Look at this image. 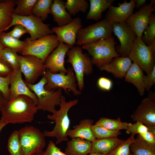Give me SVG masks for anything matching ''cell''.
<instances>
[{"label": "cell", "instance_id": "cell-1", "mask_svg": "<svg viewBox=\"0 0 155 155\" xmlns=\"http://www.w3.org/2000/svg\"><path fill=\"white\" fill-rule=\"evenodd\" d=\"M38 111L37 105L30 97L20 95L8 101L1 111L0 121L5 126L10 123L31 122Z\"/></svg>", "mask_w": 155, "mask_h": 155}, {"label": "cell", "instance_id": "cell-2", "mask_svg": "<svg viewBox=\"0 0 155 155\" xmlns=\"http://www.w3.org/2000/svg\"><path fill=\"white\" fill-rule=\"evenodd\" d=\"M78 99L66 101L65 97L62 96L59 104V109L56 110L52 115H49L47 118L53 121L55 123V126L51 131L45 130L43 133L45 137H55L56 139L55 144H57L63 141H68L67 132L69 129L70 121L68 115L69 109L77 104Z\"/></svg>", "mask_w": 155, "mask_h": 155}, {"label": "cell", "instance_id": "cell-3", "mask_svg": "<svg viewBox=\"0 0 155 155\" xmlns=\"http://www.w3.org/2000/svg\"><path fill=\"white\" fill-rule=\"evenodd\" d=\"M46 83V79L43 76L36 84H26L37 97L38 110L47 111L53 114L57 110L56 106L59 105L61 103L62 89L59 88L56 90H48L44 88Z\"/></svg>", "mask_w": 155, "mask_h": 155}, {"label": "cell", "instance_id": "cell-4", "mask_svg": "<svg viewBox=\"0 0 155 155\" xmlns=\"http://www.w3.org/2000/svg\"><path fill=\"white\" fill-rule=\"evenodd\" d=\"M114 36L106 39H101L94 43L82 46L92 57L93 64L98 68L102 65L110 63L113 58L120 56L117 52Z\"/></svg>", "mask_w": 155, "mask_h": 155}, {"label": "cell", "instance_id": "cell-5", "mask_svg": "<svg viewBox=\"0 0 155 155\" xmlns=\"http://www.w3.org/2000/svg\"><path fill=\"white\" fill-rule=\"evenodd\" d=\"M67 62L72 66L76 76L79 91L84 88V76H88L93 71L91 59L86 54L83 53L82 48L79 46L71 47L67 51Z\"/></svg>", "mask_w": 155, "mask_h": 155}, {"label": "cell", "instance_id": "cell-6", "mask_svg": "<svg viewBox=\"0 0 155 155\" xmlns=\"http://www.w3.org/2000/svg\"><path fill=\"white\" fill-rule=\"evenodd\" d=\"M18 131L22 155H38L46 145L45 136L38 129L26 126Z\"/></svg>", "mask_w": 155, "mask_h": 155}, {"label": "cell", "instance_id": "cell-7", "mask_svg": "<svg viewBox=\"0 0 155 155\" xmlns=\"http://www.w3.org/2000/svg\"><path fill=\"white\" fill-rule=\"evenodd\" d=\"M113 33V23L104 18L80 29L77 35L76 43L79 46L93 43L110 38Z\"/></svg>", "mask_w": 155, "mask_h": 155}, {"label": "cell", "instance_id": "cell-8", "mask_svg": "<svg viewBox=\"0 0 155 155\" xmlns=\"http://www.w3.org/2000/svg\"><path fill=\"white\" fill-rule=\"evenodd\" d=\"M25 47L21 53L22 55H31L40 59L44 63L52 52L59 45L56 35L50 34L36 40L30 38L24 40Z\"/></svg>", "mask_w": 155, "mask_h": 155}, {"label": "cell", "instance_id": "cell-9", "mask_svg": "<svg viewBox=\"0 0 155 155\" xmlns=\"http://www.w3.org/2000/svg\"><path fill=\"white\" fill-rule=\"evenodd\" d=\"M67 69V72L65 74L61 72L53 73L46 69L43 75L47 80L45 88L50 90L60 88L63 89L66 94H69L68 91H71L75 96L81 94V92L77 89V80L73 69L69 67Z\"/></svg>", "mask_w": 155, "mask_h": 155}, {"label": "cell", "instance_id": "cell-10", "mask_svg": "<svg viewBox=\"0 0 155 155\" xmlns=\"http://www.w3.org/2000/svg\"><path fill=\"white\" fill-rule=\"evenodd\" d=\"M12 18L11 23L5 31L15 25H22L28 31L30 35V38L32 40L53 34V33L49 25L44 24L40 19L33 14L29 16H23L12 13Z\"/></svg>", "mask_w": 155, "mask_h": 155}, {"label": "cell", "instance_id": "cell-11", "mask_svg": "<svg viewBox=\"0 0 155 155\" xmlns=\"http://www.w3.org/2000/svg\"><path fill=\"white\" fill-rule=\"evenodd\" d=\"M155 53L143 42L141 38L137 37L128 57L148 75L155 65Z\"/></svg>", "mask_w": 155, "mask_h": 155}, {"label": "cell", "instance_id": "cell-12", "mask_svg": "<svg viewBox=\"0 0 155 155\" xmlns=\"http://www.w3.org/2000/svg\"><path fill=\"white\" fill-rule=\"evenodd\" d=\"M113 32L119 39L120 45L115 46L121 57H127L131 50L137 36L126 22L113 23Z\"/></svg>", "mask_w": 155, "mask_h": 155}, {"label": "cell", "instance_id": "cell-13", "mask_svg": "<svg viewBox=\"0 0 155 155\" xmlns=\"http://www.w3.org/2000/svg\"><path fill=\"white\" fill-rule=\"evenodd\" d=\"M20 69L24 76L26 84H34L43 75L46 69L44 63L37 57L31 55H19Z\"/></svg>", "mask_w": 155, "mask_h": 155}, {"label": "cell", "instance_id": "cell-14", "mask_svg": "<svg viewBox=\"0 0 155 155\" xmlns=\"http://www.w3.org/2000/svg\"><path fill=\"white\" fill-rule=\"evenodd\" d=\"M155 10V6L146 4L133 13L126 21L135 33L137 37L141 38L149 25L151 14Z\"/></svg>", "mask_w": 155, "mask_h": 155}, {"label": "cell", "instance_id": "cell-15", "mask_svg": "<svg viewBox=\"0 0 155 155\" xmlns=\"http://www.w3.org/2000/svg\"><path fill=\"white\" fill-rule=\"evenodd\" d=\"M83 27L81 19L77 17L72 19L69 24L61 26L52 28L51 30L55 33L58 40L71 46L76 43L77 33Z\"/></svg>", "mask_w": 155, "mask_h": 155}, {"label": "cell", "instance_id": "cell-16", "mask_svg": "<svg viewBox=\"0 0 155 155\" xmlns=\"http://www.w3.org/2000/svg\"><path fill=\"white\" fill-rule=\"evenodd\" d=\"M71 47L66 44L59 42L58 46L48 56L44 63L46 69L51 73L66 74L67 69L64 66L65 58L68 51Z\"/></svg>", "mask_w": 155, "mask_h": 155}, {"label": "cell", "instance_id": "cell-17", "mask_svg": "<svg viewBox=\"0 0 155 155\" xmlns=\"http://www.w3.org/2000/svg\"><path fill=\"white\" fill-rule=\"evenodd\" d=\"M131 117L134 121L141 122L146 126H155V99L144 98Z\"/></svg>", "mask_w": 155, "mask_h": 155}, {"label": "cell", "instance_id": "cell-18", "mask_svg": "<svg viewBox=\"0 0 155 155\" xmlns=\"http://www.w3.org/2000/svg\"><path fill=\"white\" fill-rule=\"evenodd\" d=\"M9 85V100L20 95H24L30 97L37 105V97L23 80L22 73L20 69L13 70L11 74Z\"/></svg>", "mask_w": 155, "mask_h": 155}, {"label": "cell", "instance_id": "cell-19", "mask_svg": "<svg viewBox=\"0 0 155 155\" xmlns=\"http://www.w3.org/2000/svg\"><path fill=\"white\" fill-rule=\"evenodd\" d=\"M118 5L117 7L110 6L105 15V18L112 23L126 22L133 13L135 7L134 0H131L129 2L124 1Z\"/></svg>", "mask_w": 155, "mask_h": 155}, {"label": "cell", "instance_id": "cell-20", "mask_svg": "<svg viewBox=\"0 0 155 155\" xmlns=\"http://www.w3.org/2000/svg\"><path fill=\"white\" fill-rule=\"evenodd\" d=\"M132 63V61L129 57L119 56L114 58L111 62L102 65L99 69L111 73L116 78L122 79Z\"/></svg>", "mask_w": 155, "mask_h": 155}, {"label": "cell", "instance_id": "cell-21", "mask_svg": "<svg viewBox=\"0 0 155 155\" xmlns=\"http://www.w3.org/2000/svg\"><path fill=\"white\" fill-rule=\"evenodd\" d=\"M94 122L93 120L90 119L81 120L73 129H69L68 130L67 136L72 138H81L93 142L96 139L91 128Z\"/></svg>", "mask_w": 155, "mask_h": 155}, {"label": "cell", "instance_id": "cell-22", "mask_svg": "<svg viewBox=\"0 0 155 155\" xmlns=\"http://www.w3.org/2000/svg\"><path fill=\"white\" fill-rule=\"evenodd\" d=\"M65 2L62 0H54L50 9V13L58 26L67 24L72 20L71 15L67 11Z\"/></svg>", "mask_w": 155, "mask_h": 155}, {"label": "cell", "instance_id": "cell-23", "mask_svg": "<svg viewBox=\"0 0 155 155\" xmlns=\"http://www.w3.org/2000/svg\"><path fill=\"white\" fill-rule=\"evenodd\" d=\"M92 142L81 138L68 141L65 153L67 155H87L91 151Z\"/></svg>", "mask_w": 155, "mask_h": 155}, {"label": "cell", "instance_id": "cell-24", "mask_svg": "<svg viewBox=\"0 0 155 155\" xmlns=\"http://www.w3.org/2000/svg\"><path fill=\"white\" fill-rule=\"evenodd\" d=\"M124 140L117 137L96 139L92 142V147L90 153L97 152L106 155Z\"/></svg>", "mask_w": 155, "mask_h": 155}, {"label": "cell", "instance_id": "cell-25", "mask_svg": "<svg viewBox=\"0 0 155 155\" xmlns=\"http://www.w3.org/2000/svg\"><path fill=\"white\" fill-rule=\"evenodd\" d=\"M143 70L135 63H132L125 77V81L133 84L137 88L140 96H143L144 88Z\"/></svg>", "mask_w": 155, "mask_h": 155}, {"label": "cell", "instance_id": "cell-26", "mask_svg": "<svg viewBox=\"0 0 155 155\" xmlns=\"http://www.w3.org/2000/svg\"><path fill=\"white\" fill-rule=\"evenodd\" d=\"M115 0H90V8L86 18L98 21L102 17V13L112 5Z\"/></svg>", "mask_w": 155, "mask_h": 155}, {"label": "cell", "instance_id": "cell-27", "mask_svg": "<svg viewBox=\"0 0 155 155\" xmlns=\"http://www.w3.org/2000/svg\"><path fill=\"white\" fill-rule=\"evenodd\" d=\"M16 1L8 0L0 2V34L11 22L12 15L16 5Z\"/></svg>", "mask_w": 155, "mask_h": 155}, {"label": "cell", "instance_id": "cell-28", "mask_svg": "<svg viewBox=\"0 0 155 155\" xmlns=\"http://www.w3.org/2000/svg\"><path fill=\"white\" fill-rule=\"evenodd\" d=\"M130 149L133 155H155V146L148 143L138 134L130 144Z\"/></svg>", "mask_w": 155, "mask_h": 155}, {"label": "cell", "instance_id": "cell-29", "mask_svg": "<svg viewBox=\"0 0 155 155\" xmlns=\"http://www.w3.org/2000/svg\"><path fill=\"white\" fill-rule=\"evenodd\" d=\"M53 1L52 0H37L32 10V14L43 21H44L50 13Z\"/></svg>", "mask_w": 155, "mask_h": 155}, {"label": "cell", "instance_id": "cell-30", "mask_svg": "<svg viewBox=\"0 0 155 155\" xmlns=\"http://www.w3.org/2000/svg\"><path fill=\"white\" fill-rule=\"evenodd\" d=\"M95 124L111 130L120 131L121 129L126 130L128 123L122 121L120 117L116 119L102 117L100 118Z\"/></svg>", "mask_w": 155, "mask_h": 155}, {"label": "cell", "instance_id": "cell-31", "mask_svg": "<svg viewBox=\"0 0 155 155\" xmlns=\"http://www.w3.org/2000/svg\"><path fill=\"white\" fill-rule=\"evenodd\" d=\"M1 43L5 47L9 48L17 53L21 54L25 46L24 41H21L16 39L3 32L0 34Z\"/></svg>", "mask_w": 155, "mask_h": 155}, {"label": "cell", "instance_id": "cell-32", "mask_svg": "<svg viewBox=\"0 0 155 155\" xmlns=\"http://www.w3.org/2000/svg\"><path fill=\"white\" fill-rule=\"evenodd\" d=\"M141 39L146 44L148 45L155 52V15L152 13L148 26L144 31Z\"/></svg>", "mask_w": 155, "mask_h": 155}, {"label": "cell", "instance_id": "cell-33", "mask_svg": "<svg viewBox=\"0 0 155 155\" xmlns=\"http://www.w3.org/2000/svg\"><path fill=\"white\" fill-rule=\"evenodd\" d=\"M37 0L16 1L17 7L14 8L13 14L18 16H27L32 14V10Z\"/></svg>", "mask_w": 155, "mask_h": 155}, {"label": "cell", "instance_id": "cell-34", "mask_svg": "<svg viewBox=\"0 0 155 155\" xmlns=\"http://www.w3.org/2000/svg\"><path fill=\"white\" fill-rule=\"evenodd\" d=\"M65 7L71 15L75 16L80 12L85 13L89 4L85 0H67L65 2Z\"/></svg>", "mask_w": 155, "mask_h": 155}, {"label": "cell", "instance_id": "cell-35", "mask_svg": "<svg viewBox=\"0 0 155 155\" xmlns=\"http://www.w3.org/2000/svg\"><path fill=\"white\" fill-rule=\"evenodd\" d=\"M1 58L7 63L13 70L20 69L19 55L11 49L5 47L2 51Z\"/></svg>", "mask_w": 155, "mask_h": 155}, {"label": "cell", "instance_id": "cell-36", "mask_svg": "<svg viewBox=\"0 0 155 155\" xmlns=\"http://www.w3.org/2000/svg\"><path fill=\"white\" fill-rule=\"evenodd\" d=\"M91 128L96 139L117 137L121 134L120 131L111 130L95 124L92 125Z\"/></svg>", "mask_w": 155, "mask_h": 155}, {"label": "cell", "instance_id": "cell-37", "mask_svg": "<svg viewBox=\"0 0 155 155\" xmlns=\"http://www.w3.org/2000/svg\"><path fill=\"white\" fill-rule=\"evenodd\" d=\"M7 148L10 155H22L18 130L11 133L8 140Z\"/></svg>", "mask_w": 155, "mask_h": 155}, {"label": "cell", "instance_id": "cell-38", "mask_svg": "<svg viewBox=\"0 0 155 155\" xmlns=\"http://www.w3.org/2000/svg\"><path fill=\"white\" fill-rule=\"evenodd\" d=\"M135 140L134 135L131 134L127 139L106 155H133L130 151V146Z\"/></svg>", "mask_w": 155, "mask_h": 155}, {"label": "cell", "instance_id": "cell-39", "mask_svg": "<svg viewBox=\"0 0 155 155\" xmlns=\"http://www.w3.org/2000/svg\"><path fill=\"white\" fill-rule=\"evenodd\" d=\"M148 131V128L145 125L141 122L137 121L134 124L128 123L126 133L134 135L138 134L141 135Z\"/></svg>", "mask_w": 155, "mask_h": 155}, {"label": "cell", "instance_id": "cell-40", "mask_svg": "<svg viewBox=\"0 0 155 155\" xmlns=\"http://www.w3.org/2000/svg\"><path fill=\"white\" fill-rule=\"evenodd\" d=\"M11 73L6 77L0 76V92L8 101L9 100L10 98L9 86Z\"/></svg>", "mask_w": 155, "mask_h": 155}, {"label": "cell", "instance_id": "cell-41", "mask_svg": "<svg viewBox=\"0 0 155 155\" xmlns=\"http://www.w3.org/2000/svg\"><path fill=\"white\" fill-rule=\"evenodd\" d=\"M38 155H67L63 152L51 140L49 142L45 151H42Z\"/></svg>", "mask_w": 155, "mask_h": 155}, {"label": "cell", "instance_id": "cell-42", "mask_svg": "<svg viewBox=\"0 0 155 155\" xmlns=\"http://www.w3.org/2000/svg\"><path fill=\"white\" fill-rule=\"evenodd\" d=\"M6 34L16 39H19L21 37L26 33L29 34L27 30L22 25L18 24L15 25L13 29Z\"/></svg>", "mask_w": 155, "mask_h": 155}, {"label": "cell", "instance_id": "cell-43", "mask_svg": "<svg viewBox=\"0 0 155 155\" xmlns=\"http://www.w3.org/2000/svg\"><path fill=\"white\" fill-rule=\"evenodd\" d=\"M143 80L145 89L149 92L155 84V65L150 74L144 75Z\"/></svg>", "mask_w": 155, "mask_h": 155}, {"label": "cell", "instance_id": "cell-44", "mask_svg": "<svg viewBox=\"0 0 155 155\" xmlns=\"http://www.w3.org/2000/svg\"><path fill=\"white\" fill-rule=\"evenodd\" d=\"M97 85L100 89L103 91H108L111 89L113 83L110 79L102 77H100L98 79Z\"/></svg>", "mask_w": 155, "mask_h": 155}, {"label": "cell", "instance_id": "cell-45", "mask_svg": "<svg viewBox=\"0 0 155 155\" xmlns=\"http://www.w3.org/2000/svg\"><path fill=\"white\" fill-rule=\"evenodd\" d=\"M12 68L6 62L0 58V76L6 77L12 73Z\"/></svg>", "mask_w": 155, "mask_h": 155}, {"label": "cell", "instance_id": "cell-46", "mask_svg": "<svg viewBox=\"0 0 155 155\" xmlns=\"http://www.w3.org/2000/svg\"><path fill=\"white\" fill-rule=\"evenodd\" d=\"M140 136L148 143L152 145L155 146V135L148 131Z\"/></svg>", "mask_w": 155, "mask_h": 155}, {"label": "cell", "instance_id": "cell-47", "mask_svg": "<svg viewBox=\"0 0 155 155\" xmlns=\"http://www.w3.org/2000/svg\"><path fill=\"white\" fill-rule=\"evenodd\" d=\"M4 97L2 93L0 92V111L2 110L3 108L8 102Z\"/></svg>", "mask_w": 155, "mask_h": 155}, {"label": "cell", "instance_id": "cell-48", "mask_svg": "<svg viewBox=\"0 0 155 155\" xmlns=\"http://www.w3.org/2000/svg\"><path fill=\"white\" fill-rule=\"evenodd\" d=\"M135 7L137 9H139L146 4V0H134Z\"/></svg>", "mask_w": 155, "mask_h": 155}, {"label": "cell", "instance_id": "cell-49", "mask_svg": "<svg viewBox=\"0 0 155 155\" xmlns=\"http://www.w3.org/2000/svg\"><path fill=\"white\" fill-rule=\"evenodd\" d=\"M148 129V131L155 135V126H146Z\"/></svg>", "mask_w": 155, "mask_h": 155}, {"label": "cell", "instance_id": "cell-50", "mask_svg": "<svg viewBox=\"0 0 155 155\" xmlns=\"http://www.w3.org/2000/svg\"><path fill=\"white\" fill-rule=\"evenodd\" d=\"M5 47L3 45L1 41L0 38V58H1V54L3 50Z\"/></svg>", "mask_w": 155, "mask_h": 155}, {"label": "cell", "instance_id": "cell-51", "mask_svg": "<svg viewBox=\"0 0 155 155\" xmlns=\"http://www.w3.org/2000/svg\"><path fill=\"white\" fill-rule=\"evenodd\" d=\"M87 155H105L102 154L97 153V152H92L90 153L89 154Z\"/></svg>", "mask_w": 155, "mask_h": 155}, {"label": "cell", "instance_id": "cell-52", "mask_svg": "<svg viewBox=\"0 0 155 155\" xmlns=\"http://www.w3.org/2000/svg\"><path fill=\"white\" fill-rule=\"evenodd\" d=\"M5 126V125L1 123L0 120V132L2 129Z\"/></svg>", "mask_w": 155, "mask_h": 155}, {"label": "cell", "instance_id": "cell-53", "mask_svg": "<svg viewBox=\"0 0 155 155\" xmlns=\"http://www.w3.org/2000/svg\"><path fill=\"white\" fill-rule=\"evenodd\" d=\"M150 3L153 6H155V1L154 0H151Z\"/></svg>", "mask_w": 155, "mask_h": 155}]
</instances>
